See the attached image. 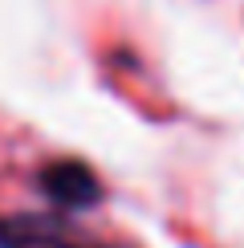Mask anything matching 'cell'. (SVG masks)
<instances>
[{
  "label": "cell",
  "mask_w": 244,
  "mask_h": 248,
  "mask_svg": "<svg viewBox=\"0 0 244 248\" xmlns=\"http://www.w3.org/2000/svg\"><path fill=\"white\" fill-rule=\"evenodd\" d=\"M0 248H114V244L74 228L61 216L20 212L0 220Z\"/></svg>",
  "instance_id": "6da1fadb"
},
{
  "label": "cell",
  "mask_w": 244,
  "mask_h": 248,
  "mask_svg": "<svg viewBox=\"0 0 244 248\" xmlns=\"http://www.w3.org/2000/svg\"><path fill=\"white\" fill-rule=\"evenodd\" d=\"M41 191L49 195V200L57 203V208H94V203L102 200V183L98 175L86 167V163H74V159H61V163H49L45 171L37 175Z\"/></svg>",
  "instance_id": "7a4b0ae2"
}]
</instances>
